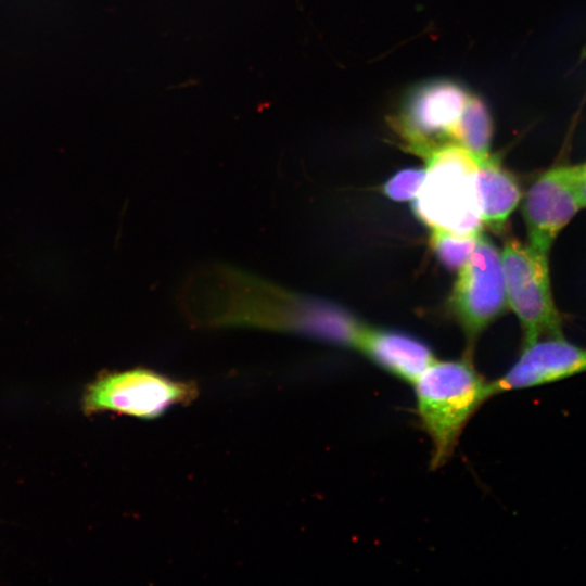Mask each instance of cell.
Instances as JSON below:
<instances>
[{"label": "cell", "instance_id": "obj_1", "mask_svg": "<svg viewBox=\"0 0 586 586\" xmlns=\"http://www.w3.org/2000/svg\"><path fill=\"white\" fill-rule=\"evenodd\" d=\"M181 301L186 316L201 327L259 328L353 347L364 326L330 302L222 266L193 275Z\"/></svg>", "mask_w": 586, "mask_h": 586}, {"label": "cell", "instance_id": "obj_2", "mask_svg": "<svg viewBox=\"0 0 586 586\" xmlns=\"http://www.w3.org/2000/svg\"><path fill=\"white\" fill-rule=\"evenodd\" d=\"M420 423L432 442L431 467L446 463L466 425L491 395L469 359H436L412 383Z\"/></svg>", "mask_w": 586, "mask_h": 586}, {"label": "cell", "instance_id": "obj_3", "mask_svg": "<svg viewBox=\"0 0 586 586\" xmlns=\"http://www.w3.org/2000/svg\"><path fill=\"white\" fill-rule=\"evenodd\" d=\"M424 158L425 176L412 205L416 216L430 229L480 233L476 158L456 143L440 145Z\"/></svg>", "mask_w": 586, "mask_h": 586}, {"label": "cell", "instance_id": "obj_4", "mask_svg": "<svg viewBox=\"0 0 586 586\" xmlns=\"http://www.w3.org/2000/svg\"><path fill=\"white\" fill-rule=\"evenodd\" d=\"M507 303L523 331V345L543 337L563 336V320L551 292L548 254L517 239L501 253Z\"/></svg>", "mask_w": 586, "mask_h": 586}, {"label": "cell", "instance_id": "obj_5", "mask_svg": "<svg viewBox=\"0 0 586 586\" xmlns=\"http://www.w3.org/2000/svg\"><path fill=\"white\" fill-rule=\"evenodd\" d=\"M196 396L192 383L138 368L98 378L86 387L81 404L87 415L116 412L150 420L174 406L190 404Z\"/></svg>", "mask_w": 586, "mask_h": 586}, {"label": "cell", "instance_id": "obj_6", "mask_svg": "<svg viewBox=\"0 0 586 586\" xmlns=\"http://www.w3.org/2000/svg\"><path fill=\"white\" fill-rule=\"evenodd\" d=\"M450 302L470 339L507 307L501 254L483 234L479 235L473 252L460 267Z\"/></svg>", "mask_w": 586, "mask_h": 586}, {"label": "cell", "instance_id": "obj_7", "mask_svg": "<svg viewBox=\"0 0 586 586\" xmlns=\"http://www.w3.org/2000/svg\"><path fill=\"white\" fill-rule=\"evenodd\" d=\"M469 97L460 85L448 80L425 82L412 91L398 123L408 150L424 157L433 149L453 143Z\"/></svg>", "mask_w": 586, "mask_h": 586}, {"label": "cell", "instance_id": "obj_8", "mask_svg": "<svg viewBox=\"0 0 586 586\" xmlns=\"http://www.w3.org/2000/svg\"><path fill=\"white\" fill-rule=\"evenodd\" d=\"M581 208L574 165L546 170L532 183L523 201L527 244L549 254L559 233Z\"/></svg>", "mask_w": 586, "mask_h": 586}, {"label": "cell", "instance_id": "obj_9", "mask_svg": "<svg viewBox=\"0 0 586 586\" xmlns=\"http://www.w3.org/2000/svg\"><path fill=\"white\" fill-rule=\"evenodd\" d=\"M586 372V347L564 336L543 337L523 345L515 362L489 382L492 396L543 386Z\"/></svg>", "mask_w": 586, "mask_h": 586}, {"label": "cell", "instance_id": "obj_10", "mask_svg": "<svg viewBox=\"0 0 586 586\" xmlns=\"http://www.w3.org/2000/svg\"><path fill=\"white\" fill-rule=\"evenodd\" d=\"M354 348L382 369L411 384L435 360L432 351L418 339L365 324Z\"/></svg>", "mask_w": 586, "mask_h": 586}, {"label": "cell", "instance_id": "obj_11", "mask_svg": "<svg viewBox=\"0 0 586 586\" xmlns=\"http://www.w3.org/2000/svg\"><path fill=\"white\" fill-rule=\"evenodd\" d=\"M476 162V186L482 221L500 231L520 202L519 183L495 157L487 155Z\"/></svg>", "mask_w": 586, "mask_h": 586}, {"label": "cell", "instance_id": "obj_12", "mask_svg": "<svg viewBox=\"0 0 586 586\" xmlns=\"http://www.w3.org/2000/svg\"><path fill=\"white\" fill-rule=\"evenodd\" d=\"M492 135V118L485 103L470 95L455 128L453 143L480 160L488 155Z\"/></svg>", "mask_w": 586, "mask_h": 586}, {"label": "cell", "instance_id": "obj_13", "mask_svg": "<svg viewBox=\"0 0 586 586\" xmlns=\"http://www.w3.org/2000/svg\"><path fill=\"white\" fill-rule=\"evenodd\" d=\"M458 234L440 229H431L430 242L437 258L450 269H460L473 252L479 235Z\"/></svg>", "mask_w": 586, "mask_h": 586}, {"label": "cell", "instance_id": "obj_14", "mask_svg": "<svg viewBox=\"0 0 586 586\" xmlns=\"http://www.w3.org/2000/svg\"><path fill=\"white\" fill-rule=\"evenodd\" d=\"M425 169L407 168L396 173L383 186L386 196L395 201L415 199L421 188Z\"/></svg>", "mask_w": 586, "mask_h": 586}, {"label": "cell", "instance_id": "obj_15", "mask_svg": "<svg viewBox=\"0 0 586 586\" xmlns=\"http://www.w3.org/2000/svg\"><path fill=\"white\" fill-rule=\"evenodd\" d=\"M579 198L583 208L586 207V163L574 165Z\"/></svg>", "mask_w": 586, "mask_h": 586}]
</instances>
